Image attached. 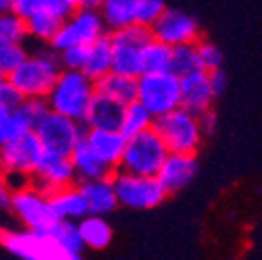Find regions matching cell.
I'll return each instance as SVG.
<instances>
[{"instance_id":"6da1fadb","label":"cell","mask_w":262,"mask_h":260,"mask_svg":"<svg viewBox=\"0 0 262 260\" xmlns=\"http://www.w3.org/2000/svg\"><path fill=\"white\" fill-rule=\"evenodd\" d=\"M60 71V52L46 44V48L38 50L36 54H27V58L7 79L25 98H46L52 85L56 83Z\"/></svg>"},{"instance_id":"7a4b0ae2","label":"cell","mask_w":262,"mask_h":260,"mask_svg":"<svg viewBox=\"0 0 262 260\" xmlns=\"http://www.w3.org/2000/svg\"><path fill=\"white\" fill-rule=\"evenodd\" d=\"M96 81L77 69H62L56 83L52 85L46 102L50 111L67 115L75 121L85 123L88 111L96 98Z\"/></svg>"},{"instance_id":"3957f363","label":"cell","mask_w":262,"mask_h":260,"mask_svg":"<svg viewBox=\"0 0 262 260\" xmlns=\"http://www.w3.org/2000/svg\"><path fill=\"white\" fill-rule=\"evenodd\" d=\"M169 156V148L165 140L154 127L127 138V146L121 158L119 169L138 173V175H158L160 167Z\"/></svg>"},{"instance_id":"277c9868","label":"cell","mask_w":262,"mask_h":260,"mask_svg":"<svg viewBox=\"0 0 262 260\" xmlns=\"http://www.w3.org/2000/svg\"><path fill=\"white\" fill-rule=\"evenodd\" d=\"M154 129L165 140L169 152H187L195 154L202 144V125L200 117L187 111L185 106H177L171 113H165L154 119Z\"/></svg>"},{"instance_id":"5b68a950","label":"cell","mask_w":262,"mask_h":260,"mask_svg":"<svg viewBox=\"0 0 262 260\" xmlns=\"http://www.w3.org/2000/svg\"><path fill=\"white\" fill-rule=\"evenodd\" d=\"M115 191L121 206L134 210H150L167 200L169 191L156 175H138L117 169L113 175Z\"/></svg>"},{"instance_id":"8992f818","label":"cell","mask_w":262,"mask_h":260,"mask_svg":"<svg viewBox=\"0 0 262 260\" xmlns=\"http://www.w3.org/2000/svg\"><path fill=\"white\" fill-rule=\"evenodd\" d=\"M108 34H111V46H113V71L140 77L144 46L154 38L152 27L134 23L121 29H113Z\"/></svg>"},{"instance_id":"52a82bcc","label":"cell","mask_w":262,"mask_h":260,"mask_svg":"<svg viewBox=\"0 0 262 260\" xmlns=\"http://www.w3.org/2000/svg\"><path fill=\"white\" fill-rule=\"evenodd\" d=\"M138 100L154 117L175 111L181 106V77L173 71L142 73L138 77Z\"/></svg>"},{"instance_id":"ba28073f","label":"cell","mask_w":262,"mask_h":260,"mask_svg":"<svg viewBox=\"0 0 262 260\" xmlns=\"http://www.w3.org/2000/svg\"><path fill=\"white\" fill-rule=\"evenodd\" d=\"M108 31L100 9H75L67 19L62 21L60 29L52 38L50 46L54 50H64L79 44H92Z\"/></svg>"},{"instance_id":"9c48e42d","label":"cell","mask_w":262,"mask_h":260,"mask_svg":"<svg viewBox=\"0 0 262 260\" xmlns=\"http://www.w3.org/2000/svg\"><path fill=\"white\" fill-rule=\"evenodd\" d=\"M34 132L38 134L44 150L69 154L75 150V146L85 138L88 127L81 121H75L67 115H60L56 111H48L44 119L36 125Z\"/></svg>"},{"instance_id":"30bf717a","label":"cell","mask_w":262,"mask_h":260,"mask_svg":"<svg viewBox=\"0 0 262 260\" xmlns=\"http://www.w3.org/2000/svg\"><path fill=\"white\" fill-rule=\"evenodd\" d=\"M0 244L13 256L23 260H64L58 246L44 233L23 227L21 231L0 229Z\"/></svg>"},{"instance_id":"8fae6325","label":"cell","mask_w":262,"mask_h":260,"mask_svg":"<svg viewBox=\"0 0 262 260\" xmlns=\"http://www.w3.org/2000/svg\"><path fill=\"white\" fill-rule=\"evenodd\" d=\"M11 214L27 229L42 231L52 221H56V214L52 210L48 193L40 191L38 187H27L13 193L11 200Z\"/></svg>"},{"instance_id":"7c38bea8","label":"cell","mask_w":262,"mask_h":260,"mask_svg":"<svg viewBox=\"0 0 262 260\" xmlns=\"http://www.w3.org/2000/svg\"><path fill=\"white\" fill-rule=\"evenodd\" d=\"M75 183H77V173H75L71 156L44 150L34 169V187H38L40 191L50 196L52 191L75 185Z\"/></svg>"},{"instance_id":"4fadbf2b","label":"cell","mask_w":262,"mask_h":260,"mask_svg":"<svg viewBox=\"0 0 262 260\" xmlns=\"http://www.w3.org/2000/svg\"><path fill=\"white\" fill-rule=\"evenodd\" d=\"M152 34L156 40L165 42L169 46H181V44H195L200 42V27L191 15L177 11V9H165L154 23Z\"/></svg>"},{"instance_id":"5bb4252c","label":"cell","mask_w":262,"mask_h":260,"mask_svg":"<svg viewBox=\"0 0 262 260\" xmlns=\"http://www.w3.org/2000/svg\"><path fill=\"white\" fill-rule=\"evenodd\" d=\"M44 146L36 132H27L5 146H0V169L3 171H29L34 173Z\"/></svg>"},{"instance_id":"9a60e30c","label":"cell","mask_w":262,"mask_h":260,"mask_svg":"<svg viewBox=\"0 0 262 260\" xmlns=\"http://www.w3.org/2000/svg\"><path fill=\"white\" fill-rule=\"evenodd\" d=\"M195 173H198V158L195 154H187V152H169L165 165L158 171V179L160 183L167 187L169 193L181 191L183 187H187Z\"/></svg>"},{"instance_id":"2e32d148","label":"cell","mask_w":262,"mask_h":260,"mask_svg":"<svg viewBox=\"0 0 262 260\" xmlns=\"http://www.w3.org/2000/svg\"><path fill=\"white\" fill-rule=\"evenodd\" d=\"M214 98L216 96L210 85V73L206 69H198L181 77V106L187 111L202 115L204 111L212 109Z\"/></svg>"},{"instance_id":"e0dca14e","label":"cell","mask_w":262,"mask_h":260,"mask_svg":"<svg viewBox=\"0 0 262 260\" xmlns=\"http://www.w3.org/2000/svg\"><path fill=\"white\" fill-rule=\"evenodd\" d=\"M85 140L92 146V150L100 156L111 169H119L121 158L127 146V136L121 129H98V127H88Z\"/></svg>"},{"instance_id":"ac0fdd59","label":"cell","mask_w":262,"mask_h":260,"mask_svg":"<svg viewBox=\"0 0 262 260\" xmlns=\"http://www.w3.org/2000/svg\"><path fill=\"white\" fill-rule=\"evenodd\" d=\"M83 198L88 202L90 214H100L106 216L119 206V198L115 191L113 177H100V179H88L77 183Z\"/></svg>"},{"instance_id":"d6986e66","label":"cell","mask_w":262,"mask_h":260,"mask_svg":"<svg viewBox=\"0 0 262 260\" xmlns=\"http://www.w3.org/2000/svg\"><path fill=\"white\" fill-rule=\"evenodd\" d=\"M42 231L58 246V250L64 254V260H77L83 256L85 244H83V237L79 233L77 221L56 219L48 227H44Z\"/></svg>"},{"instance_id":"ffe728a7","label":"cell","mask_w":262,"mask_h":260,"mask_svg":"<svg viewBox=\"0 0 262 260\" xmlns=\"http://www.w3.org/2000/svg\"><path fill=\"white\" fill-rule=\"evenodd\" d=\"M48 198H50V204H52V210H54L56 219L81 221L85 214H90L88 202H85V198H83V193H81L77 183L52 191Z\"/></svg>"},{"instance_id":"44dd1931","label":"cell","mask_w":262,"mask_h":260,"mask_svg":"<svg viewBox=\"0 0 262 260\" xmlns=\"http://www.w3.org/2000/svg\"><path fill=\"white\" fill-rule=\"evenodd\" d=\"M71 160H73V167H75V173H77V183L88 181V179L111 177L115 173V169H111L106 162L92 150V146L88 144L85 138L71 152Z\"/></svg>"},{"instance_id":"7402d4cb","label":"cell","mask_w":262,"mask_h":260,"mask_svg":"<svg viewBox=\"0 0 262 260\" xmlns=\"http://www.w3.org/2000/svg\"><path fill=\"white\" fill-rule=\"evenodd\" d=\"M96 92L108 96V98L129 104L138 100V77L134 75H125L119 71H108L106 75L96 79Z\"/></svg>"},{"instance_id":"603a6c76","label":"cell","mask_w":262,"mask_h":260,"mask_svg":"<svg viewBox=\"0 0 262 260\" xmlns=\"http://www.w3.org/2000/svg\"><path fill=\"white\" fill-rule=\"evenodd\" d=\"M125 115V104L108 98V96L96 94V98L88 111L85 127H98V129H121Z\"/></svg>"},{"instance_id":"cb8c5ba5","label":"cell","mask_w":262,"mask_h":260,"mask_svg":"<svg viewBox=\"0 0 262 260\" xmlns=\"http://www.w3.org/2000/svg\"><path fill=\"white\" fill-rule=\"evenodd\" d=\"M108 71H113V46H111V34L106 31L104 36H100L96 42L90 44V54L85 60L83 73L96 81Z\"/></svg>"},{"instance_id":"d4e9b609","label":"cell","mask_w":262,"mask_h":260,"mask_svg":"<svg viewBox=\"0 0 262 260\" xmlns=\"http://www.w3.org/2000/svg\"><path fill=\"white\" fill-rule=\"evenodd\" d=\"M77 225L88 250H104L113 242L111 225L100 214H85L81 221H77Z\"/></svg>"},{"instance_id":"484cf974","label":"cell","mask_w":262,"mask_h":260,"mask_svg":"<svg viewBox=\"0 0 262 260\" xmlns=\"http://www.w3.org/2000/svg\"><path fill=\"white\" fill-rule=\"evenodd\" d=\"M100 13L108 31L134 25L138 23V0H102Z\"/></svg>"},{"instance_id":"4316f807","label":"cell","mask_w":262,"mask_h":260,"mask_svg":"<svg viewBox=\"0 0 262 260\" xmlns=\"http://www.w3.org/2000/svg\"><path fill=\"white\" fill-rule=\"evenodd\" d=\"M75 9L73 0H13V11L25 19L36 13H52L60 19H67Z\"/></svg>"},{"instance_id":"83f0119b","label":"cell","mask_w":262,"mask_h":260,"mask_svg":"<svg viewBox=\"0 0 262 260\" xmlns=\"http://www.w3.org/2000/svg\"><path fill=\"white\" fill-rule=\"evenodd\" d=\"M173 64V46L152 38L142 52V73H162L171 71Z\"/></svg>"},{"instance_id":"f1b7e54d","label":"cell","mask_w":262,"mask_h":260,"mask_svg":"<svg viewBox=\"0 0 262 260\" xmlns=\"http://www.w3.org/2000/svg\"><path fill=\"white\" fill-rule=\"evenodd\" d=\"M154 115L140 102H129L125 104V115H123V125H121V132L129 138V136H136L140 132H146V129L154 127Z\"/></svg>"},{"instance_id":"f546056e","label":"cell","mask_w":262,"mask_h":260,"mask_svg":"<svg viewBox=\"0 0 262 260\" xmlns=\"http://www.w3.org/2000/svg\"><path fill=\"white\" fill-rule=\"evenodd\" d=\"M64 19L52 15V13H36L27 19V27H29V38L38 40L42 44H50L52 38L56 36V31L60 29Z\"/></svg>"},{"instance_id":"4dcf8cb0","label":"cell","mask_w":262,"mask_h":260,"mask_svg":"<svg viewBox=\"0 0 262 260\" xmlns=\"http://www.w3.org/2000/svg\"><path fill=\"white\" fill-rule=\"evenodd\" d=\"M198 44V42H195ZM195 44H181L173 48V64H171V71L179 77L193 73L202 69V62H200V54H198V46Z\"/></svg>"},{"instance_id":"1f68e13d","label":"cell","mask_w":262,"mask_h":260,"mask_svg":"<svg viewBox=\"0 0 262 260\" xmlns=\"http://www.w3.org/2000/svg\"><path fill=\"white\" fill-rule=\"evenodd\" d=\"M0 40L3 42H21L25 44L29 40V27L27 19L17 15L15 11L0 15Z\"/></svg>"},{"instance_id":"d6a6232c","label":"cell","mask_w":262,"mask_h":260,"mask_svg":"<svg viewBox=\"0 0 262 260\" xmlns=\"http://www.w3.org/2000/svg\"><path fill=\"white\" fill-rule=\"evenodd\" d=\"M29 50L21 42H3L0 40V75L9 77L19 64L27 58Z\"/></svg>"},{"instance_id":"836d02e7","label":"cell","mask_w":262,"mask_h":260,"mask_svg":"<svg viewBox=\"0 0 262 260\" xmlns=\"http://www.w3.org/2000/svg\"><path fill=\"white\" fill-rule=\"evenodd\" d=\"M27 132H34V127L29 125V121L21 115L19 109L11 111L7 117L0 119V146H5L7 142H11Z\"/></svg>"},{"instance_id":"e575fe53","label":"cell","mask_w":262,"mask_h":260,"mask_svg":"<svg viewBox=\"0 0 262 260\" xmlns=\"http://www.w3.org/2000/svg\"><path fill=\"white\" fill-rule=\"evenodd\" d=\"M88 54H90V44H79V46H71V48L60 50L62 69H77V71H83L85 60H88Z\"/></svg>"},{"instance_id":"d590c367","label":"cell","mask_w":262,"mask_h":260,"mask_svg":"<svg viewBox=\"0 0 262 260\" xmlns=\"http://www.w3.org/2000/svg\"><path fill=\"white\" fill-rule=\"evenodd\" d=\"M198 54H200V62H202V69L206 71H214L223 67V52L219 50V46L210 44V42H198Z\"/></svg>"},{"instance_id":"8d00e7d4","label":"cell","mask_w":262,"mask_h":260,"mask_svg":"<svg viewBox=\"0 0 262 260\" xmlns=\"http://www.w3.org/2000/svg\"><path fill=\"white\" fill-rule=\"evenodd\" d=\"M165 3L162 0H138V23L150 25L165 13Z\"/></svg>"},{"instance_id":"74e56055","label":"cell","mask_w":262,"mask_h":260,"mask_svg":"<svg viewBox=\"0 0 262 260\" xmlns=\"http://www.w3.org/2000/svg\"><path fill=\"white\" fill-rule=\"evenodd\" d=\"M5 179L13 193L34 185V173L29 171H5Z\"/></svg>"},{"instance_id":"f35d334b","label":"cell","mask_w":262,"mask_h":260,"mask_svg":"<svg viewBox=\"0 0 262 260\" xmlns=\"http://www.w3.org/2000/svg\"><path fill=\"white\" fill-rule=\"evenodd\" d=\"M11 200H13V191L7 185L5 171L0 169V212H11Z\"/></svg>"},{"instance_id":"ab89813d","label":"cell","mask_w":262,"mask_h":260,"mask_svg":"<svg viewBox=\"0 0 262 260\" xmlns=\"http://www.w3.org/2000/svg\"><path fill=\"white\" fill-rule=\"evenodd\" d=\"M208 73H210V85H212V92H214V96L219 98V96L225 92V88H227V75H225L223 67H221V69H214V71H208Z\"/></svg>"},{"instance_id":"60d3db41","label":"cell","mask_w":262,"mask_h":260,"mask_svg":"<svg viewBox=\"0 0 262 260\" xmlns=\"http://www.w3.org/2000/svg\"><path fill=\"white\" fill-rule=\"evenodd\" d=\"M198 117H200V125H202V134L204 136H212L214 129H216V115H214V111L208 109V111H204Z\"/></svg>"},{"instance_id":"b9f144b4","label":"cell","mask_w":262,"mask_h":260,"mask_svg":"<svg viewBox=\"0 0 262 260\" xmlns=\"http://www.w3.org/2000/svg\"><path fill=\"white\" fill-rule=\"evenodd\" d=\"M77 9H100L102 0H73Z\"/></svg>"},{"instance_id":"7bdbcfd3","label":"cell","mask_w":262,"mask_h":260,"mask_svg":"<svg viewBox=\"0 0 262 260\" xmlns=\"http://www.w3.org/2000/svg\"><path fill=\"white\" fill-rule=\"evenodd\" d=\"M13 11V0H0V15Z\"/></svg>"},{"instance_id":"ee69618b","label":"cell","mask_w":262,"mask_h":260,"mask_svg":"<svg viewBox=\"0 0 262 260\" xmlns=\"http://www.w3.org/2000/svg\"><path fill=\"white\" fill-rule=\"evenodd\" d=\"M7 83H9V79H7L5 75H0V100H3V94H5V88H7Z\"/></svg>"},{"instance_id":"f6af8a7d","label":"cell","mask_w":262,"mask_h":260,"mask_svg":"<svg viewBox=\"0 0 262 260\" xmlns=\"http://www.w3.org/2000/svg\"><path fill=\"white\" fill-rule=\"evenodd\" d=\"M11 113V109L5 104V102H0V119H3V117H7Z\"/></svg>"}]
</instances>
